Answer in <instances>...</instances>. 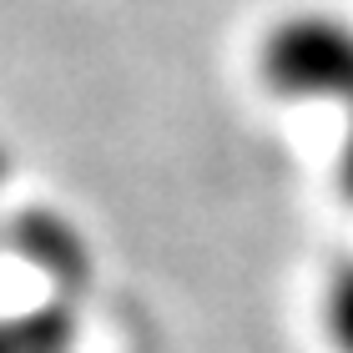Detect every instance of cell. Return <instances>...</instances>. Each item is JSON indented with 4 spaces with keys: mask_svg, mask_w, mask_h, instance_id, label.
Wrapping results in <instances>:
<instances>
[{
    "mask_svg": "<svg viewBox=\"0 0 353 353\" xmlns=\"http://www.w3.org/2000/svg\"><path fill=\"white\" fill-rule=\"evenodd\" d=\"M263 76L278 96L323 101V96H353V26L328 15H298L272 30L263 51Z\"/></svg>",
    "mask_w": 353,
    "mask_h": 353,
    "instance_id": "1",
    "label": "cell"
},
{
    "mask_svg": "<svg viewBox=\"0 0 353 353\" xmlns=\"http://www.w3.org/2000/svg\"><path fill=\"white\" fill-rule=\"evenodd\" d=\"M26 258L30 263H41L51 278H76L81 272V248H76V237L66 222H56V217H30L26 222Z\"/></svg>",
    "mask_w": 353,
    "mask_h": 353,
    "instance_id": "2",
    "label": "cell"
},
{
    "mask_svg": "<svg viewBox=\"0 0 353 353\" xmlns=\"http://www.w3.org/2000/svg\"><path fill=\"white\" fill-rule=\"evenodd\" d=\"M323 318H328V339L339 343L343 353H353V263H343L339 272H333Z\"/></svg>",
    "mask_w": 353,
    "mask_h": 353,
    "instance_id": "3",
    "label": "cell"
},
{
    "mask_svg": "<svg viewBox=\"0 0 353 353\" xmlns=\"http://www.w3.org/2000/svg\"><path fill=\"white\" fill-rule=\"evenodd\" d=\"M348 106H353V96H348ZM343 192L353 197V126H348V147H343Z\"/></svg>",
    "mask_w": 353,
    "mask_h": 353,
    "instance_id": "4",
    "label": "cell"
}]
</instances>
